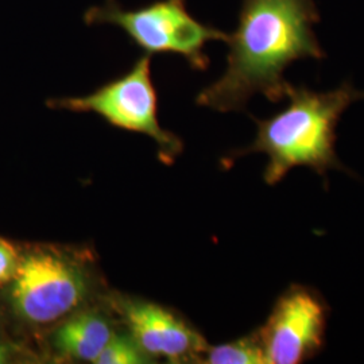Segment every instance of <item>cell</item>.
Returning <instances> with one entry per match:
<instances>
[{
	"label": "cell",
	"instance_id": "8fae6325",
	"mask_svg": "<svg viewBox=\"0 0 364 364\" xmlns=\"http://www.w3.org/2000/svg\"><path fill=\"white\" fill-rule=\"evenodd\" d=\"M21 263V252L11 242L0 236V287L10 285L16 277Z\"/></svg>",
	"mask_w": 364,
	"mask_h": 364
},
{
	"label": "cell",
	"instance_id": "9c48e42d",
	"mask_svg": "<svg viewBox=\"0 0 364 364\" xmlns=\"http://www.w3.org/2000/svg\"><path fill=\"white\" fill-rule=\"evenodd\" d=\"M201 363L208 364H263L267 363L260 340L259 331L230 343L207 348Z\"/></svg>",
	"mask_w": 364,
	"mask_h": 364
},
{
	"label": "cell",
	"instance_id": "277c9868",
	"mask_svg": "<svg viewBox=\"0 0 364 364\" xmlns=\"http://www.w3.org/2000/svg\"><path fill=\"white\" fill-rule=\"evenodd\" d=\"M84 21L88 25L120 27L146 53H174L201 70L208 66L205 45L210 41L227 42L230 36L197 21L185 0H161L136 10H126L117 0H105V4L90 9Z\"/></svg>",
	"mask_w": 364,
	"mask_h": 364
},
{
	"label": "cell",
	"instance_id": "5b68a950",
	"mask_svg": "<svg viewBox=\"0 0 364 364\" xmlns=\"http://www.w3.org/2000/svg\"><path fill=\"white\" fill-rule=\"evenodd\" d=\"M151 54L142 55L130 72L80 97L53 99L48 105L57 109L73 112H93L112 126L139 132L156 141L165 161H171L181 151V141L161 127L158 120V102L151 81Z\"/></svg>",
	"mask_w": 364,
	"mask_h": 364
},
{
	"label": "cell",
	"instance_id": "3957f363",
	"mask_svg": "<svg viewBox=\"0 0 364 364\" xmlns=\"http://www.w3.org/2000/svg\"><path fill=\"white\" fill-rule=\"evenodd\" d=\"M90 294L88 274L69 254L36 246L21 254L9 299L28 326H49L76 312Z\"/></svg>",
	"mask_w": 364,
	"mask_h": 364
},
{
	"label": "cell",
	"instance_id": "52a82bcc",
	"mask_svg": "<svg viewBox=\"0 0 364 364\" xmlns=\"http://www.w3.org/2000/svg\"><path fill=\"white\" fill-rule=\"evenodd\" d=\"M117 306L131 338L147 356L201 362L208 348L205 338L176 314L141 299H120Z\"/></svg>",
	"mask_w": 364,
	"mask_h": 364
},
{
	"label": "cell",
	"instance_id": "8992f818",
	"mask_svg": "<svg viewBox=\"0 0 364 364\" xmlns=\"http://www.w3.org/2000/svg\"><path fill=\"white\" fill-rule=\"evenodd\" d=\"M329 308L312 287L291 285L278 297L260 340L269 364H299L317 356L326 343Z\"/></svg>",
	"mask_w": 364,
	"mask_h": 364
},
{
	"label": "cell",
	"instance_id": "6da1fadb",
	"mask_svg": "<svg viewBox=\"0 0 364 364\" xmlns=\"http://www.w3.org/2000/svg\"><path fill=\"white\" fill-rule=\"evenodd\" d=\"M318 21L314 0H243L237 28L227 41V69L198 93L197 105L230 112L243 109L257 93L273 103L284 100L287 68L326 57L313 31Z\"/></svg>",
	"mask_w": 364,
	"mask_h": 364
},
{
	"label": "cell",
	"instance_id": "30bf717a",
	"mask_svg": "<svg viewBox=\"0 0 364 364\" xmlns=\"http://www.w3.org/2000/svg\"><path fill=\"white\" fill-rule=\"evenodd\" d=\"M147 355L136 344L130 335H117L107 343L105 350L95 363L97 364H141L147 363Z\"/></svg>",
	"mask_w": 364,
	"mask_h": 364
},
{
	"label": "cell",
	"instance_id": "7c38bea8",
	"mask_svg": "<svg viewBox=\"0 0 364 364\" xmlns=\"http://www.w3.org/2000/svg\"><path fill=\"white\" fill-rule=\"evenodd\" d=\"M9 359V348L4 344H0V363L7 362Z\"/></svg>",
	"mask_w": 364,
	"mask_h": 364
},
{
	"label": "cell",
	"instance_id": "7a4b0ae2",
	"mask_svg": "<svg viewBox=\"0 0 364 364\" xmlns=\"http://www.w3.org/2000/svg\"><path fill=\"white\" fill-rule=\"evenodd\" d=\"M285 109L272 117L255 120L257 138L237 156L262 153L267 156L264 182L275 185L294 168H309L326 177L328 170H344L335 150L336 126L343 112L364 92L350 82L333 91L316 92L290 84Z\"/></svg>",
	"mask_w": 364,
	"mask_h": 364
},
{
	"label": "cell",
	"instance_id": "ba28073f",
	"mask_svg": "<svg viewBox=\"0 0 364 364\" xmlns=\"http://www.w3.org/2000/svg\"><path fill=\"white\" fill-rule=\"evenodd\" d=\"M115 331L102 313L76 311L53 335V346L70 359L95 363Z\"/></svg>",
	"mask_w": 364,
	"mask_h": 364
}]
</instances>
